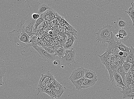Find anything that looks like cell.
<instances>
[{
    "label": "cell",
    "mask_w": 134,
    "mask_h": 99,
    "mask_svg": "<svg viewBox=\"0 0 134 99\" xmlns=\"http://www.w3.org/2000/svg\"><path fill=\"white\" fill-rule=\"evenodd\" d=\"M97 81V79H85L82 84V89H86L93 86Z\"/></svg>",
    "instance_id": "9a60e30c"
},
{
    "label": "cell",
    "mask_w": 134,
    "mask_h": 99,
    "mask_svg": "<svg viewBox=\"0 0 134 99\" xmlns=\"http://www.w3.org/2000/svg\"><path fill=\"white\" fill-rule=\"evenodd\" d=\"M85 79L84 77H83L81 79L77 80L72 82V84L76 87V89L79 90L82 89V84Z\"/></svg>",
    "instance_id": "ffe728a7"
},
{
    "label": "cell",
    "mask_w": 134,
    "mask_h": 99,
    "mask_svg": "<svg viewBox=\"0 0 134 99\" xmlns=\"http://www.w3.org/2000/svg\"><path fill=\"white\" fill-rule=\"evenodd\" d=\"M36 21L32 18L26 20H22L18 23L20 28L30 37L35 34L33 32V30Z\"/></svg>",
    "instance_id": "277c9868"
},
{
    "label": "cell",
    "mask_w": 134,
    "mask_h": 99,
    "mask_svg": "<svg viewBox=\"0 0 134 99\" xmlns=\"http://www.w3.org/2000/svg\"><path fill=\"white\" fill-rule=\"evenodd\" d=\"M76 51L73 48L70 50H66L65 55L62 58V65L70 67L72 63H75Z\"/></svg>",
    "instance_id": "3957f363"
},
{
    "label": "cell",
    "mask_w": 134,
    "mask_h": 99,
    "mask_svg": "<svg viewBox=\"0 0 134 99\" xmlns=\"http://www.w3.org/2000/svg\"><path fill=\"white\" fill-rule=\"evenodd\" d=\"M62 17L61 16L59 15L58 14V13L57 12L55 13V18L57 19L58 20L60 21L62 19Z\"/></svg>",
    "instance_id": "b9f144b4"
},
{
    "label": "cell",
    "mask_w": 134,
    "mask_h": 99,
    "mask_svg": "<svg viewBox=\"0 0 134 99\" xmlns=\"http://www.w3.org/2000/svg\"><path fill=\"white\" fill-rule=\"evenodd\" d=\"M29 44H30L31 47H33L38 46V44H37V40L36 38V36L34 35V34L31 36L29 37Z\"/></svg>",
    "instance_id": "484cf974"
},
{
    "label": "cell",
    "mask_w": 134,
    "mask_h": 99,
    "mask_svg": "<svg viewBox=\"0 0 134 99\" xmlns=\"http://www.w3.org/2000/svg\"><path fill=\"white\" fill-rule=\"evenodd\" d=\"M84 77L85 79H97L98 76L95 71L89 69H85Z\"/></svg>",
    "instance_id": "2e32d148"
},
{
    "label": "cell",
    "mask_w": 134,
    "mask_h": 99,
    "mask_svg": "<svg viewBox=\"0 0 134 99\" xmlns=\"http://www.w3.org/2000/svg\"><path fill=\"white\" fill-rule=\"evenodd\" d=\"M51 10V9L50 8L49 10L44 13L43 14L41 15L45 22H48L49 21H50Z\"/></svg>",
    "instance_id": "7402d4cb"
},
{
    "label": "cell",
    "mask_w": 134,
    "mask_h": 99,
    "mask_svg": "<svg viewBox=\"0 0 134 99\" xmlns=\"http://www.w3.org/2000/svg\"><path fill=\"white\" fill-rule=\"evenodd\" d=\"M115 55L120 66H122L123 64L125 62L126 58L117 55Z\"/></svg>",
    "instance_id": "f546056e"
},
{
    "label": "cell",
    "mask_w": 134,
    "mask_h": 99,
    "mask_svg": "<svg viewBox=\"0 0 134 99\" xmlns=\"http://www.w3.org/2000/svg\"><path fill=\"white\" fill-rule=\"evenodd\" d=\"M125 12L127 13L128 14L134 16V7H130L128 11H125Z\"/></svg>",
    "instance_id": "8d00e7d4"
},
{
    "label": "cell",
    "mask_w": 134,
    "mask_h": 99,
    "mask_svg": "<svg viewBox=\"0 0 134 99\" xmlns=\"http://www.w3.org/2000/svg\"><path fill=\"white\" fill-rule=\"evenodd\" d=\"M55 55H58L60 60L65 55L66 50L63 47L61 46H54Z\"/></svg>",
    "instance_id": "5bb4252c"
},
{
    "label": "cell",
    "mask_w": 134,
    "mask_h": 99,
    "mask_svg": "<svg viewBox=\"0 0 134 99\" xmlns=\"http://www.w3.org/2000/svg\"></svg>",
    "instance_id": "f907efd6"
},
{
    "label": "cell",
    "mask_w": 134,
    "mask_h": 99,
    "mask_svg": "<svg viewBox=\"0 0 134 99\" xmlns=\"http://www.w3.org/2000/svg\"><path fill=\"white\" fill-rule=\"evenodd\" d=\"M125 62L126 63H130L132 65H134V58L128 54L126 59Z\"/></svg>",
    "instance_id": "1f68e13d"
},
{
    "label": "cell",
    "mask_w": 134,
    "mask_h": 99,
    "mask_svg": "<svg viewBox=\"0 0 134 99\" xmlns=\"http://www.w3.org/2000/svg\"><path fill=\"white\" fill-rule=\"evenodd\" d=\"M129 27L127 28L120 29L115 32L116 35L118 39L120 41L123 40L124 42L126 41L132 35L131 33V29Z\"/></svg>",
    "instance_id": "52a82bcc"
},
{
    "label": "cell",
    "mask_w": 134,
    "mask_h": 99,
    "mask_svg": "<svg viewBox=\"0 0 134 99\" xmlns=\"http://www.w3.org/2000/svg\"><path fill=\"white\" fill-rule=\"evenodd\" d=\"M114 77L115 82L116 83L117 86L122 88L126 86L123 83V79L121 76L116 71H114Z\"/></svg>",
    "instance_id": "7c38bea8"
},
{
    "label": "cell",
    "mask_w": 134,
    "mask_h": 99,
    "mask_svg": "<svg viewBox=\"0 0 134 99\" xmlns=\"http://www.w3.org/2000/svg\"><path fill=\"white\" fill-rule=\"evenodd\" d=\"M40 16L38 14H36V13H34L33 15H32V18H33V19L36 20L38 19L40 17Z\"/></svg>",
    "instance_id": "60d3db41"
},
{
    "label": "cell",
    "mask_w": 134,
    "mask_h": 99,
    "mask_svg": "<svg viewBox=\"0 0 134 99\" xmlns=\"http://www.w3.org/2000/svg\"><path fill=\"white\" fill-rule=\"evenodd\" d=\"M93 3L95 4L97 6L101 7L106 6L110 2V1H90Z\"/></svg>",
    "instance_id": "44dd1931"
},
{
    "label": "cell",
    "mask_w": 134,
    "mask_h": 99,
    "mask_svg": "<svg viewBox=\"0 0 134 99\" xmlns=\"http://www.w3.org/2000/svg\"><path fill=\"white\" fill-rule=\"evenodd\" d=\"M1 68H0V76L3 77L6 73V68H5V63L4 61L2 60H1Z\"/></svg>",
    "instance_id": "f1b7e54d"
},
{
    "label": "cell",
    "mask_w": 134,
    "mask_h": 99,
    "mask_svg": "<svg viewBox=\"0 0 134 99\" xmlns=\"http://www.w3.org/2000/svg\"><path fill=\"white\" fill-rule=\"evenodd\" d=\"M104 65L106 67V70H108L109 74L110 80V82L112 85H113L115 82L114 72L110 67V65L108 63H105Z\"/></svg>",
    "instance_id": "ac0fdd59"
},
{
    "label": "cell",
    "mask_w": 134,
    "mask_h": 99,
    "mask_svg": "<svg viewBox=\"0 0 134 99\" xmlns=\"http://www.w3.org/2000/svg\"><path fill=\"white\" fill-rule=\"evenodd\" d=\"M118 73L120 75L123 79V82L124 84L125 83V76L127 73L123 69L122 66H120L118 68L117 71Z\"/></svg>",
    "instance_id": "603a6c76"
},
{
    "label": "cell",
    "mask_w": 134,
    "mask_h": 99,
    "mask_svg": "<svg viewBox=\"0 0 134 99\" xmlns=\"http://www.w3.org/2000/svg\"><path fill=\"white\" fill-rule=\"evenodd\" d=\"M42 92L46 93L47 94L51 96L53 98H56L57 97L52 89L50 87H47L44 88V89L42 90Z\"/></svg>",
    "instance_id": "d4e9b609"
},
{
    "label": "cell",
    "mask_w": 134,
    "mask_h": 99,
    "mask_svg": "<svg viewBox=\"0 0 134 99\" xmlns=\"http://www.w3.org/2000/svg\"><path fill=\"white\" fill-rule=\"evenodd\" d=\"M46 74L49 78L50 84L51 85H53L56 86L58 82L56 81L54 77L53 76L52 73H51L50 71H49L47 72Z\"/></svg>",
    "instance_id": "cb8c5ba5"
},
{
    "label": "cell",
    "mask_w": 134,
    "mask_h": 99,
    "mask_svg": "<svg viewBox=\"0 0 134 99\" xmlns=\"http://www.w3.org/2000/svg\"><path fill=\"white\" fill-rule=\"evenodd\" d=\"M48 77V76L46 74L45 75L42 74V77L39 82L38 86H39L41 85L42 83L44 82L45 79H46Z\"/></svg>",
    "instance_id": "836d02e7"
},
{
    "label": "cell",
    "mask_w": 134,
    "mask_h": 99,
    "mask_svg": "<svg viewBox=\"0 0 134 99\" xmlns=\"http://www.w3.org/2000/svg\"><path fill=\"white\" fill-rule=\"evenodd\" d=\"M38 53L40 57L45 62L53 61L55 59V55H51L46 51L42 47L38 46L33 47Z\"/></svg>",
    "instance_id": "8992f818"
},
{
    "label": "cell",
    "mask_w": 134,
    "mask_h": 99,
    "mask_svg": "<svg viewBox=\"0 0 134 99\" xmlns=\"http://www.w3.org/2000/svg\"><path fill=\"white\" fill-rule=\"evenodd\" d=\"M114 32H116L120 29L127 28L128 27L129 23L128 21L124 18H117V21L114 24Z\"/></svg>",
    "instance_id": "9c48e42d"
},
{
    "label": "cell",
    "mask_w": 134,
    "mask_h": 99,
    "mask_svg": "<svg viewBox=\"0 0 134 99\" xmlns=\"http://www.w3.org/2000/svg\"><path fill=\"white\" fill-rule=\"evenodd\" d=\"M52 89L56 96V97L59 98L64 92V88L62 85L58 82Z\"/></svg>",
    "instance_id": "4fadbf2b"
},
{
    "label": "cell",
    "mask_w": 134,
    "mask_h": 99,
    "mask_svg": "<svg viewBox=\"0 0 134 99\" xmlns=\"http://www.w3.org/2000/svg\"><path fill=\"white\" fill-rule=\"evenodd\" d=\"M85 69L84 67H82L75 69L72 72L69 79L72 83L84 77Z\"/></svg>",
    "instance_id": "ba28073f"
},
{
    "label": "cell",
    "mask_w": 134,
    "mask_h": 99,
    "mask_svg": "<svg viewBox=\"0 0 134 99\" xmlns=\"http://www.w3.org/2000/svg\"><path fill=\"white\" fill-rule=\"evenodd\" d=\"M45 21L44 20L43 22L38 27V28L39 29H41L42 28H43L45 25Z\"/></svg>",
    "instance_id": "bcb514c9"
},
{
    "label": "cell",
    "mask_w": 134,
    "mask_h": 99,
    "mask_svg": "<svg viewBox=\"0 0 134 99\" xmlns=\"http://www.w3.org/2000/svg\"><path fill=\"white\" fill-rule=\"evenodd\" d=\"M111 34L110 38L108 41L106 42L108 43V45L106 51L110 54L117 55L120 51L118 48L117 42L115 41L114 39L115 35L112 32L111 33Z\"/></svg>",
    "instance_id": "5b68a950"
},
{
    "label": "cell",
    "mask_w": 134,
    "mask_h": 99,
    "mask_svg": "<svg viewBox=\"0 0 134 99\" xmlns=\"http://www.w3.org/2000/svg\"><path fill=\"white\" fill-rule=\"evenodd\" d=\"M126 86L130 88L131 89H134V82H132L129 83H126L125 84Z\"/></svg>",
    "instance_id": "ab89813d"
},
{
    "label": "cell",
    "mask_w": 134,
    "mask_h": 99,
    "mask_svg": "<svg viewBox=\"0 0 134 99\" xmlns=\"http://www.w3.org/2000/svg\"><path fill=\"white\" fill-rule=\"evenodd\" d=\"M128 15H129L131 19V20H132L133 23V24L132 27V28H131V29H132L133 28V27L134 26V16L130 15V14H128Z\"/></svg>",
    "instance_id": "ee69618b"
},
{
    "label": "cell",
    "mask_w": 134,
    "mask_h": 99,
    "mask_svg": "<svg viewBox=\"0 0 134 99\" xmlns=\"http://www.w3.org/2000/svg\"><path fill=\"white\" fill-rule=\"evenodd\" d=\"M50 8L45 4H42L39 7L38 11V14L41 15L49 10Z\"/></svg>",
    "instance_id": "4316f807"
},
{
    "label": "cell",
    "mask_w": 134,
    "mask_h": 99,
    "mask_svg": "<svg viewBox=\"0 0 134 99\" xmlns=\"http://www.w3.org/2000/svg\"><path fill=\"white\" fill-rule=\"evenodd\" d=\"M128 54V53H127L120 51L118 53L117 55H119L120 56H121L122 57L127 58Z\"/></svg>",
    "instance_id": "74e56055"
},
{
    "label": "cell",
    "mask_w": 134,
    "mask_h": 99,
    "mask_svg": "<svg viewBox=\"0 0 134 99\" xmlns=\"http://www.w3.org/2000/svg\"><path fill=\"white\" fill-rule=\"evenodd\" d=\"M111 61L114 62L116 65L119 67L120 66L119 63L118 62L115 55L113 54H111Z\"/></svg>",
    "instance_id": "d590c367"
},
{
    "label": "cell",
    "mask_w": 134,
    "mask_h": 99,
    "mask_svg": "<svg viewBox=\"0 0 134 99\" xmlns=\"http://www.w3.org/2000/svg\"><path fill=\"white\" fill-rule=\"evenodd\" d=\"M44 19L43 18L42 16L41 15L40 17L38 19H37L36 21L34 27L33 32L34 33L38 28V26L44 22Z\"/></svg>",
    "instance_id": "83f0119b"
},
{
    "label": "cell",
    "mask_w": 134,
    "mask_h": 99,
    "mask_svg": "<svg viewBox=\"0 0 134 99\" xmlns=\"http://www.w3.org/2000/svg\"><path fill=\"white\" fill-rule=\"evenodd\" d=\"M10 42L15 47L26 49L31 47L29 44V36L20 28L18 23L14 30L8 34Z\"/></svg>",
    "instance_id": "6da1fadb"
},
{
    "label": "cell",
    "mask_w": 134,
    "mask_h": 99,
    "mask_svg": "<svg viewBox=\"0 0 134 99\" xmlns=\"http://www.w3.org/2000/svg\"><path fill=\"white\" fill-rule=\"evenodd\" d=\"M110 67L112 70L113 71H117L118 67L117 66L116 64L112 61L110 64Z\"/></svg>",
    "instance_id": "e575fe53"
},
{
    "label": "cell",
    "mask_w": 134,
    "mask_h": 99,
    "mask_svg": "<svg viewBox=\"0 0 134 99\" xmlns=\"http://www.w3.org/2000/svg\"><path fill=\"white\" fill-rule=\"evenodd\" d=\"M49 54L51 55H55V51L54 50L51 48L46 46L42 47Z\"/></svg>",
    "instance_id": "d6a6232c"
},
{
    "label": "cell",
    "mask_w": 134,
    "mask_h": 99,
    "mask_svg": "<svg viewBox=\"0 0 134 99\" xmlns=\"http://www.w3.org/2000/svg\"><path fill=\"white\" fill-rule=\"evenodd\" d=\"M4 84V83L3 81V77L0 76V86L3 85Z\"/></svg>",
    "instance_id": "7dc6e473"
},
{
    "label": "cell",
    "mask_w": 134,
    "mask_h": 99,
    "mask_svg": "<svg viewBox=\"0 0 134 99\" xmlns=\"http://www.w3.org/2000/svg\"><path fill=\"white\" fill-rule=\"evenodd\" d=\"M61 68H64V66L63 65H61Z\"/></svg>",
    "instance_id": "681fc988"
},
{
    "label": "cell",
    "mask_w": 134,
    "mask_h": 99,
    "mask_svg": "<svg viewBox=\"0 0 134 99\" xmlns=\"http://www.w3.org/2000/svg\"><path fill=\"white\" fill-rule=\"evenodd\" d=\"M56 12L54 10L51 9V17L50 21H53L55 18V13Z\"/></svg>",
    "instance_id": "f35d334b"
},
{
    "label": "cell",
    "mask_w": 134,
    "mask_h": 99,
    "mask_svg": "<svg viewBox=\"0 0 134 99\" xmlns=\"http://www.w3.org/2000/svg\"><path fill=\"white\" fill-rule=\"evenodd\" d=\"M128 98L133 99L134 98V93L130 94L128 96Z\"/></svg>",
    "instance_id": "f6af8a7d"
},
{
    "label": "cell",
    "mask_w": 134,
    "mask_h": 99,
    "mask_svg": "<svg viewBox=\"0 0 134 99\" xmlns=\"http://www.w3.org/2000/svg\"><path fill=\"white\" fill-rule=\"evenodd\" d=\"M122 89V90L120 93L123 94L122 98L124 99L128 98V96L130 94L134 93V89H130L126 86L123 87Z\"/></svg>",
    "instance_id": "e0dca14e"
},
{
    "label": "cell",
    "mask_w": 134,
    "mask_h": 99,
    "mask_svg": "<svg viewBox=\"0 0 134 99\" xmlns=\"http://www.w3.org/2000/svg\"><path fill=\"white\" fill-rule=\"evenodd\" d=\"M131 5L132 7H134V1L131 3Z\"/></svg>",
    "instance_id": "c3c4849f"
},
{
    "label": "cell",
    "mask_w": 134,
    "mask_h": 99,
    "mask_svg": "<svg viewBox=\"0 0 134 99\" xmlns=\"http://www.w3.org/2000/svg\"><path fill=\"white\" fill-rule=\"evenodd\" d=\"M101 63L104 65L105 63H108L110 65L112 61L111 54L106 51L101 55H98Z\"/></svg>",
    "instance_id": "8fae6325"
},
{
    "label": "cell",
    "mask_w": 134,
    "mask_h": 99,
    "mask_svg": "<svg viewBox=\"0 0 134 99\" xmlns=\"http://www.w3.org/2000/svg\"><path fill=\"white\" fill-rule=\"evenodd\" d=\"M103 26L101 29H98V31L95 33L97 35L96 42L100 44H104L109 40L111 37V33L114 30L113 26L108 24Z\"/></svg>",
    "instance_id": "7a4b0ae2"
},
{
    "label": "cell",
    "mask_w": 134,
    "mask_h": 99,
    "mask_svg": "<svg viewBox=\"0 0 134 99\" xmlns=\"http://www.w3.org/2000/svg\"><path fill=\"white\" fill-rule=\"evenodd\" d=\"M132 65V64L125 62L123 64L122 67L126 73H127L129 72Z\"/></svg>",
    "instance_id": "4dcf8cb0"
},
{
    "label": "cell",
    "mask_w": 134,
    "mask_h": 99,
    "mask_svg": "<svg viewBox=\"0 0 134 99\" xmlns=\"http://www.w3.org/2000/svg\"><path fill=\"white\" fill-rule=\"evenodd\" d=\"M53 64L56 66H59L61 64V62L60 60H56L53 61Z\"/></svg>",
    "instance_id": "7bdbcfd3"
},
{
    "label": "cell",
    "mask_w": 134,
    "mask_h": 99,
    "mask_svg": "<svg viewBox=\"0 0 134 99\" xmlns=\"http://www.w3.org/2000/svg\"><path fill=\"white\" fill-rule=\"evenodd\" d=\"M117 44L118 48L120 51L129 53V48L126 46L121 41H117Z\"/></svg>",
    "instance_id": "d6986e66"
},
{
    "label": "cell",
    "mask_w": 134,
    "mask_h": 99,
    "mask_svg": "<svg viewBox=\"0 0 134 99\" xmlns=\"http://www.w3.org/2000/svg\"><path fill=\"white\" fill-rule=\"evenodd\" d=\"M66 32L68 35L67 39L64 45V47L65 50H70L73 48V44L76 39L70 31L66 29Z\"/></svg>",
    "instance_id": "30bf717a"
}]
</instances>
